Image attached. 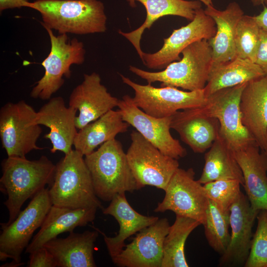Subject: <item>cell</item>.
Here are the masks:
<instances>
[{
	"label": "cell",
	"instance_id": "e575fe53",
	"mask_svg": "<svg viewBox=\"0 0 267 267\" xmlns=\"http://www.w3.org/2000/svg\"><path fill=\"white\" fill-rule=\"evenodd\" d=\"M28 267H57L51 253L44 246L31 253Z\"/></svg>",
	"mask_w": 267,
	"mask_h": 267
},
{
	"label": "cell",
	"instance_id": "44dd1931",
	"mask_svg": "<svg viewBox=\"0 0 267 267\" xmlns=\"http://www.w3.org/2000/svg\"><path fill=\"white\" fill-rule=\"evenodd\" d=\"M257 144L234 151L241 170L246 195L256 211L267 210V155Z\"/></svg>",
	"mask_w": 267,
	"mask_h": 267
},
{
	"label": "cell",
	"instance_id": "277c9868",
	"mask_svg": "<svg viewBox=\"0 0 267 267\" xmlns=\"http://www.w3.org/2000/svg\"><path fill=\"white\" fill-rule=\"evenodd\" d=\"M182 57L169 64L158 72H149L129 66L133 73L148 84L161 83V87L180 88L188 91L203 89L208 81L212 66V49L208 40L197 41L185 48Z\"/></svg>",
	"mask_w": 267,
	"mask_h": 267
},
{
	"label": "cell",
	"instance_id": "ac0fdd59",
	"mask_svg": "<svg viewBox=\"0 0 267 267\" xmlns=\"http://www.w3.org/2000/svg\"><path fill=\"white\" fill-rule=\"evenodd\" d=\"M77 110L65 105L63 98L57 96L49 99L37 112L36 123L49 129L44 135L49 139L52 148L50 152L59 151L66 154L73 149L74 141L78 133L76 125Z\"/></svg>",
	"mask_w": 267,
	"mask_h": 267
},
{
	"label": "cell",
	"instance_id": "5b68a950",
	"mask_svg": "<svg viewBox=\"0 0 267 267\" xmlns=\"http://www.w3.org/2000/svg\"><path fill=\"white\" fill-rule=\"evenodd\" d=\"M97 197L110 202L117 194L138 190L121 143L115 138L85 156Z\"/></svg>",
	"mask_w": 267,
	"mask_h": 267
},
{
	"label": "cell",
	"instance_id": "1f68e13d",
	"mask_svg": "<svg viewBox=\"0 0 267 267\" xmlns=\"http://www.w3.org/2000/svg\"><path fill=\"white\" fill-rule=\"evenodd\" d=\"M261 28L253 16L243 15L237 25L235 36V58L255 63Z\"/></svg>",
	"mask_w": 267,
	"mask_h": 267
},
{
	"label": "cell",
	"instance_id": "4316f807",
	"mask_svg": "<svg viewBox=\"0 0 267 267\" xmlns=\"http://www.w3.org/2000/svg\"><path fill=\"white\" fill-rule=\"evenodd\" d=\"M129 126L123 119L118 110H111L79 130L73 146L85 156L94 151L99 145L115 138L119 134L127 132Z\"/></svg>",
	"mask_w": 267,
	"mask_h": 267
},
{
	"label": "cell",
	"instance_id": "7a4b0ae2",
	"mask_svg": "<svg viewBox=\"0 0 267 267\" xmlns=\"http://www.w3.org/2000/svg\"><path fill=\"white\" fill-rule=\"evenodd\" d=\"M31 8L41 14L42 26L59 34L100 33L107 29L104 5L98 0H35Z\"/></svg>",
	"mask_w": 267,
	"mask_h": 267
},
{
	"label": "cell",
	"instance_id": "30bf717a",
	"mask_svg": "<svg viewBox=\"0 0 267 267\" xmlns=\"http://www.w3.org/2000/svg\"><path fill=\"white\" fill-rule=\"evenodd\" d=\"M52 205L48 188L42 190L32 199L9 224L1 223L0 260L11 259L21 263V255L29 245L33 233L43 224Z\"/></svg>",
	"mask_w": 267,
	"mask_h": 267
},
{
	"label": "cell",
	"instance_id": "2e32d148",
	"mask_svg": "<svg viewBox=\"0 0 267 267\" xmlns=\"http://www.w3.org/2000/svg\"><path fill=\"white\" fill-rule=\"evenodd\" d=\"M119 100L101 83L98 74H85L83 81L73 89L69 99V106L79 112L76 118L77 129L81 130L117 107Z\"/></svg>",
	"mask_w": 267,
	"mask_h": 267
},
{
	"label": "cell",
	"instance_id": "83f0119b",
	"mask_svg": "<svg viewBox=\"0 0 267 267\" xmlns=\"http://www.w3.org/2000/svg\"><path fill=\"white\" fill-rule=\"evenodd\" d=\"M205 164L198 180L202 184L219 179H236L244 185L241 170L234 151L220 134L204 155Z\"/></svg>",
	"mask_w": 267,
	"mask_h": 267
},
{
	"label": "cell",
	"instance_id": "d6a6232c",
	"mask_svg": "<svg viewBox=\"0 0 267 267\" xmlns=\"http://www.w3.org/2000/svg\"><path fill=\"white\" fill-rule=\"evenodd\" d=\"M241 185L236 179H219L206 183L203 187L209 199L222 210L229 211L242 192Z\"/></svg>",
	"mask_w": 267,
	"mask_h": 267
},
{
	"label": "cell",
	"instance_id": "ba28073f",
	"mask_svg": "<svg viewBox=\"0 0 267 267\" xmlns=\"http://www.w3.org/2000/svg\"><path fill=\"white\" fill-rule=\"evenodd\" d=\"M131 138L126 156L138 190L150 185L165 191L179 168L178 160L163 154L136 131Z\"/></svg>",
	"mask_w": 267,
	"mask_h": 267
},
{
	"label": "cell",
	"instance_id": "d590c367",
	"mask_svg": "<svg viewBox=\"0 0 267 267\" xmlns=\"http://www.w3.org/2000/svg\"><path fill=\"white\" fill-rule=\"evenodd\" d=\"M255 63L261 68L265 75H267V31L262 29Z\"/></svg>",
	"mask_w": 267,
	"mask_h": 267
},
{
	"label": "cell",
	"instance_id": "e0dca14e",
	"mask_svg": "<svg viewBox=\"0 0 267 267\" xmlns=\"http://www.w3.org/2000/svg\"><path fill=\"white\" fill-rule=\"evenodd\" d=\"M259 212L252 208L247 196L242 192L231 206L230 240L226 250L221 255L220 266L244 265L250 250L252 228Z\"/></svg>",
	"mask_w": 267,
	"mask_h": 267
},
{
	"label": "cell",
	"instance_id": "74e56055",
	"mask_svg": "<svg viewBox=\"0 0 267 267\" xmlns=\"http://www.w3.org/2000/svg\"><path fill=\"white\" fill-rule=\"evenodd\" d=\"M253 17L261 29L267 31V7L264 6L259 14Z\"/></svg>",
	"mask_w": 267,
	"mask_h": 267
},
{
	"label": "cell",
	"instance_id": "60d3db41",
	"mask_svg": "<svg viewBox=\"0 0 267 267\" xmlns=\"http://www.w3.org/2000/svg\"><path fill=\"white\" fill-rule=\"evenodd\" d=\"M266 154H267V153H266Z\"/></svg>",
	"mask_w": 267,
	"mask_h": 267
},
{
	"label": "cell",
	"instance_id": "836d02e7",
	"mask_svg": "<svg viewBox=\"0 0 267 267\" xmlns=\"http://www.w3.org/2000/svg\"><path fill=\"white\" fill-rule=\"evenodd\" d=\"M245 267H267V210H261Z\"/></svg>",
	"mask_w": 267,
	"mask_h": 267
},
{
	"label": "cell",
	"instance_id": "f546056e",
	"mask_svg": "<svg viewBox=\"0 0 267 267\" xmlns=\"http://www.w3.org/2000/svg\"><path fill=\"white\" fill-rule=\"evenodd\" d=\"M201 224L190 218L176 215L163 243L161 267H188L184 252L186 240L197 227Z\"/></svg>",
	"mask_w": 267,
	"mask_h": 267
},
{
	"label": "cell",
	"instance_id": "4dcf8cb0",
	"mask_svg": "<svg viewBox=\"0 0 267 267\" xmlns=\"http://www.w3.org/2000/svg\"><path fill=\"white\" fill-rule=\"evenodd\" d=\"M203 225L208 244L215 251L222 255L230 240L229 211L222 210L209 199Z\"/></svg>",
	"mask_w": 267,
	"mask_h": 267
},
{
	"label": "cell",
	"instance_id": "8fae6325",
	"mask_svg": "<svg viewBox=\"0 0 267 267\" xmlns=\"http://www.w3.org/2000/svg\"><path fill=\"white\" fill-rule=\"evenodd\" d=\"M123 82L134 91V104L147 114L162 118L170 117L180 110L199 107L207 98L204 89L184 91L173 87L155 88L151 84L140 85L120 74Z\"/></svg>",
	"mask_w": 267,
	"mask_h": 267
},
{
	"label": "cell",
	"instance_id": "484cf974",
	"mask_svg": "<svg viewBox=\"0 0 267 267\" xmlns=\"http://www.w3.org/2000/svg\"><path fill=\"white\" fill-rule=\"evenodd\" d=\"M98 233L97 229L73 231L66 238L56 237L44 246L53 255L57 267H95L93 252Z\"/></svg>",
	"mask_w": 267,
	"mask_h": 267
},
{
	"label": "cell",
	"instance_id": "d4e9b609",
	"mask_svg": "<svg viewBox=\"0 0 267 267\" xmlns=\"http://www.w3.org/2000/svg\"><path fill=\"white\" fill-rule=\"evenodd\" d=\"M132 7L139 2L145 7L146 17L143 24L138 28L130 32L119 30L118 33L127 39L134 46L141 60L143 51L140 46L142 34L146 29H150L159 18L167 15L178 16L191 21L196 11L201 8V2L198 0H126Z\"/></svg>",
	"mask_w": 267,
	"mask_h": 267
},
{
	"label": "cell",
	"instance_id": "7402d4cb",
	"mask_svg": "<svg viewBox=\"0 0 267 267\" xmlns=\"http://www.w3.org/2000/svg\"><path fill=\"white\" fill-rule=\"evenodd\" d=\"M171 129L197 153L209 149L219 134V123L213 118L199 113L194 108L178 111L172 116Z\"/></svg>",
	"mask_w": 267,
	"mask_h": 267
},
{
	"label": "cell",
	"instance_id": "b9f144b4",
	"mask_svg": "<svg viewBox=\"0 0 267 267\" xmlns=\"http://www.w3.org/2000/svg\"><path fill=\"white\" fill-rule=\"evenodd\" d=\"M267 154V153H266Z\"/></svg>",
	"mask_w": 267,
	"mask_h": 267
},
{
	"label": "cell",
	"instance_id": "6da1fadb",
	"mask_svg": "<svg viewBox=\"0 0 267 267\" xmlns=\"http://www.w3.org/2000/svg\"><path fill=\"white\" fill-rule=\"evenodd\" d=\"M0 190L7 196L4 204L8 211L6 224L17 217L24 203L51 183L56 165L46 156L29 160L26 157H7L1 164Z\"/></svg>",
	"mask_w": 267,
	"mask_h": 267
},
{
	"label": "cell",
	"instance_id": "ab89813d",
	"mask_svg": "<svg viewBox=\"0 0 267 267\" xmlns=\"http://www.w3.org/2000/svg\"><path fill=\"white\" fill-rule=\"evenodd\" d=\"M199 1L203 2L206 6H213V4L212 0H198Z\"/></svg>",
	"mask_w": 267,
	"mask_h": 267
},
{
	"label": "cell",
	"instance_id": "f1b7e54d",
	"mask_svg": "<svg viewBox=\"0 0 267 267\" xmlns=\"http://www.w3.org/2000/svg\"><path fill=\"white\" fill-rule=\"evenodd\" d=\"M265 75L261 68L249 60L235 58L213 68L204 89L207 98L224 89L247 83Z\"/></svg>",
	"mask_w": 267,
	"mask_h": 267
},
{
	"label": "cell",
	"instance_id": "d6986e66",
	"mask_svg": "<svg viewBox=\"0 0 267 267\" xmlns=\"http://www.w3.org/2000/svg\"><path fill=\"white\" fill-rule=\"evenodd\" d=\"M240 109L243 125L259 147L267 153V75L246 84Z\"/></svg>",
	"mask_w": 267,
	"mask_h": 267
},
{
	"label": "cell",
	"instance_id": "ffe728a7",
	"mask_svg": "<svg viewBox=\"0 0 267 267\" xmlns=\"http://www.w3.org/2000/svg\"><path fill=\"white\" fill-rule=\"evenodd\" d=\"M102 211L104 215L113 217L120 226L118 234L114 237H108L92 226L103 235L111 259L125 248V241L127 238L153 224L159 219L158 217L144 216L135 211L128 202L125 192L116 195L108 206L103 208Z\"/></svg>",
	"mask_w": 267,
	"mask_h": 267
},
{
	"label": "cell",
	"instance_id": "603a6c76",
	"mask_svg": "<svg viewBox=\"0 0 267 267\" xmlns=\"http://www.w3.org/2000/svg\"><path fill=\"white\" fill-rule=\"evenodd\" d=\"M205 13L215 21L216 33L208 40L212 49V69L235 58V36L237 25L244 15L236 2L229 3L223 10L206 6Z\"/></svg>",
	"mask_w": 267,
	"mask_h": 267
},
{
	"label": "cell",
	"instance_id": "8d00e7d4",
	"mask_svg": "<svg viewBox=\"0 0 267 267\" xmlns=\"http://www.w3.org/2000/svg\"><path fill=\"white\" fill-rule=\"evenodd\" d=\"M32 2L28 0H0V13L4 10L26 7L31 8Z\"/></svg>",
	"mask_w": 267,
	"mask_h": 267
},
{
	"label": "cell",
	"instance_id": "3957f363",
	"mask_svg": "<svg viewBox=\"0 0 267 267\" xmlns=\"http://www.w3.org/2000/svg\"><path fill=\"white\" fill-rule=\"evenodd\" d=\"M84 156L72 149L56 165L53 180L48 187L52 205L71 209L103 208Z\"/></svg>",
	"mask_w": 267,
	"mask_h": 267
},
{
	"label": "cell",
	"instance_id": "9c48e42d",
	"mask_svg": "<svg viewBox=\"0 0 267 267\" xmlns=\"http://www.w3.org/2000/svg\"><path fill=\"white\" fill-rule=\"evenodd\" d=\"M36 113L24 100L1 107L0 137L7 157H26L32 150L43 149L37 145L42 129L36 123Z\"/></svg>",
	"mask_w": 267,
	"mask_h": 267
},
{
	"label": "cell",
	"instance_id": "5bb4252c",
	"mask_svg": "<svg viewBox=\"0 0 267 267\" xmlns=\"http://www.w3.org/2000/svg\"><path fill=\"white\" fill-rule=\"evenodd\" d=\"M117 107L123 119L163 154L177 160L186 155V149L171 135L172 116L162 118L150 116L138 108L128 94L119 99Z\"/></svg>",
	"mask_w": 267,
	"mask_h": 267
},
{
	"label": "cell",
	"instance_id": "4fadbf2b",
	"mask_svg": "<svg viewBox=\"0 0 267 267\" xmlns=\"http://www.w3.org/2000/svg\"><path fill=\"white\" fill-rule=\"evenodd\" d=\"M216 33L214 20L201 8L197 10L192 20L186 25L175 29L164 38L162 47L154 53L142 54V61L148 68L164 69L169 64L180 59V53L191 44L201 40H209Z\"/></svg>",
	"mask_w": 267,
	"mask_h": 267
},
{
	"label": "cell",
	"instance_id": "7c38bea8",
	"mask_svg": "<svg viewBox=\"0 0 267 267\" xmlns=\"http://www.w3.org/2000/svg\"><path fill=\"white\" fill-rule=\"evenodd\" d=\"M192 168H178L165 190L162 202L158 203L155 212L172 211L176 215L192 218L203 225L209 199L203 185L194 178Z\"/></svg>",
	"mask_w": 267,
	"mask_h": 267
},
{
	"label": "cell",
	"instance_id": "f35d334b",
	"mask_svg": "<svg viewBox=\"0 0 267 267\" xmlns=\"http://www.w3.org/2000/svg\"><path fill=\"white\" fill-rule=\"evenodd\" d=\"M251 1L255 6L263 4L267 7V0H251Z\"/></svg>",
	"mask_w": 267,
	"mask_h": 267
},
{
	"label": "cell",
	"instance_id": "52a82bcc",
	"mask_svg": "<svg viewBox=\"0 0 267 267\" xmlns=\"http://www.w3.org/2000/svg\"><path fill=\"white\" fill-rule=\"evenodd\" d=\"M247 83L221 89L208 96L204 105L195 108L199 113L218 121L220 135L234 151L257 144L241 120L240 98Z\"/></svg>",
	"mask_w": 267,
	"mask_h": 267
},
{
	"label": "cell",
	"instance_id": "cb8c5ba5",
	"mask_svg": "<svg viewBox=\"0 0 267 267\" xmlns=\"http://www.w3.org/2000/svg\"><path fill=\"white\" fill-rule=\"evenodd\" d=\"M97 210L96 208L71 209L52 205L25 252L30 254L60 234L71 232L77 227L86 226L94 220Z\"/></svg>",
	"mask_w": 267,
	"mask_h": 267
},
{
	"label": "cell",
	"instance_id": "9a60e30c",
	"mask_svg": "<svg viewBox=\"0 0 267 267\" xmlns=\"http://www.w3.org/2000/svg\"><path fill=\"white\" fill-rule=\"evenodd\" d=\"M170 226L167 218L159 219L139 231L112 262L120 267H161L163 243Z\"/></svg>",
	"mask_w": 267,
	"mask_h": 267
},
{
	"label": "cell",
	"instance_id": "8992f818",
	"mask_svg": "<svg viewBox=\"0 0 267 267\" xmlns=\"http://www.w3.org/2000/svg\"><path fill=\"white\" fill-rule=\"evenodd\" d=\"M43 26L49 37L50 51L42 63L45 70L44 75L36 83L30 95L34 98L47 100L63 86V76L70 77L71 66L84 62L86 50L83 43L77 39L70 40L67 34L56 36L52 29Z\"/></svg>",
	"mask_w": 267,
	"mask_h": 267
}]
</instances>
